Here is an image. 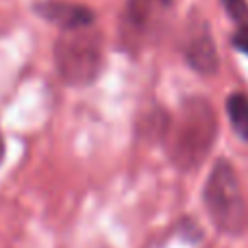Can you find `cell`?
Here are the masks:
<instances>
[{
  "mask_svg": "<svg viewBox=\"0 0 248 248\" xmlns=\"http://www.w3.org/2000/svg\"><path fill=\"white\" fill-rule=\"evenodd\" d=\"M183 55L187 59V63L201 74H214L220 65L218 50H216V44L211 39L207 26H202V29L194 31L189 35L187 44L183 48Z\"/></svg>",
  "mask_w": 248,
  "mask_h": 248,
  "instance_id": "8992f818",
  "label": "cell"
},
{
  "mask_svg": "<svg viewBox=\"0 0 248 248\" xmlns=\"http://www.w3.org/2000/svg\"><path fill=\"white\" fill-rule=\"evenodd\" d=\"M227 13L237 22V26L248 24V2L246 0H220Z\"/></svg>",
  "mask_w": 248,
  "mask_h": 248,
  "instance_id": "ba28073f",
  "label": "cell"
},
{
  "mask_svg": "<svg viewBox=\"0 0 248 248\" xmlns=\"http://www.w3.org/2000/svg\"><path fill=\"white\" fill-rule=\"evenodd\" d=\"M2 157H4V140L0 135V161H2Z\"/></svg>",
  "mask_w": 248,
  "mask_h": 248,
  "instance_id": "30bf717a",
  "label": "cell"
},
{
  "mask_svg": "<svg viewBox=\"0 0 248 248\" xmlns=\"http://www.w3.org/2000/svg\"><path fill=\"white\" fill-rule=\"evenodd\" d=\"M172 9V0H126L120 13V42L135 50L161 33L163 20Z\"/></svg>",
  "mask_w": 248,
  "mask_h": 248,
  "instance_id": "277c9868",
  "label": "cell"
},
{
  "mask_svg": "<svg viewBox=\"0 0 248 248\" xmlns=\"http://www.w3.org/2000/svg\"><path fill=\"white\" fill-rule=\"evenodd\" d=\"M218 133V118L207 98L192 96L181 103L176 122L170 124V159L179 170L192 172L205 161Z\"/></svg>",
  "mask_w": 248,
  "mask_h": 248,
  "instance_id": "6da1fadb",
  "label": "cell"
},
{
  "mask_svg": "<svg viewBox=\"0 0 248 248\" xmlns=\"http://www.w3.org/2000/svg\"><path fill=\"white\" fill-rule=\"evenodd\" d=\"M202 202L211 222L222 233H240L246 224V205L240 181L227 159H218L202 189Z\"/></svg>",
  "mask_w": 248,
  "mask_h": 248,
  "instance_id": "3957f363",
  "label": "cell"
},
{
  "mask_svg": "<svg viewBox=\"0 0 248 248\" xmlns=\"http://www.w3.org/2000/svg\"><path fill=\"white\" fill-rule=\"evenodd\" d=\"M231 44H233V46H235L240 52L248 55V24L237 26V31L233 33V37H231Z\"/></svg>",
  "mask_w": 248,
  "mask_h": 248,
  "instance_id": "9c48e42d",
  "label": "cell"
},
{
  "mask_svg": "<svg viewBox=\"0 0 248 248\" xmlns=\"http://www.w3.org/2000/svg\"><path fill=\"white\" fill-rule=\"evenodd\" d=\"M227 113L231 126L242 140L248 141V96L242 92H235L227 98Z\"/></svg>",
  "mask_w": 248,
  "mask_h": 248,
  "instance_id": "52a82bcc",
  "label": "cell"
},
{
  "mask_svg": "<svg viewBox=\"0 0 248 248\" xmlns=\"http://www.w3.org/2000/svg\"><path fill=\"white\" fill-rule=\"evenodd\" d=\"M103 35L94 26L61 31L55 42V68L65 85H90L100 72Z\"/></svg>",
  "mask_w": 248,
  "mask_h": 248,
  "instance_id": "7a4b0ae2",
  "label": "cell"
},
{
  "mask_svg": "<svg viewBox=\"0 0 248 248\" xmlns=\"http://www.w3.org/2000/svg\"><path fill=\"white\" fill-rule=\"evenodd\" d=\"M35 11L42 17L50 20L61 31H77L85 26H94V11L87 4L68 2V0H42L35 2Z\"/></svg>",
  "mask_w": 248,
  "mask_h": 248,
  "instance_id": "5b68a950",
  "label": "cell"
}]
</instances>
